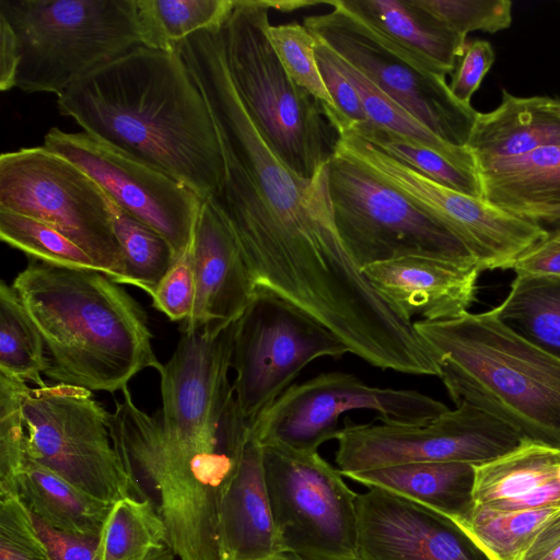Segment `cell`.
Here are the masks:
<instances>
[{
	"mask_svg": "<svg viewBox=\"0 0 560 560\" xmlns=\"http://www.w3.org/2000/svg\"><path fill=\"white\" fill-rule=\"evenodd\" d=\"M212 118L223 178L210 199L232 230L256 287L298 306L345 342L375 328L389 302L346 250L335 225L327 164L305 179L261 137L228 72L220 27L175 45Z\"/></svg>",
	"mask_w": 560,
	"mask_h": 560,
	"instance_id": "obj_1",
	"label": "cell"
},
{
	"mask_svg": "<svg viewBox=\"0 0 560 560\" xmlns=\"http://www.w3.org/2000/svg\"><path fill=\"white\" fill-rule=\"evenodd\" d=\"M57 105L85 133L188 186L203 200L223 178L207 104L176 50L139 46L74 82Z\"/></svg>",
	"mask_w": 560,
	"mask_h": 560,
	"instance_id": "obj_2",
	"label": "cell"
},
{
	"mask_svg": "<svg viewBox=\"0 0 560 560\" xmlns=\"http://www.w3.org/2000/svg\"><path fill=\"white\" fill-rule=\"evenodd\" d=\"M234 324L182 329L172 358L158 370L163 429L145 448L141 481L164 513L210 508L244 443L229 380Z\"/></svg>",
	"mask_w": 560,
	"mask_h": 560,
	"instance_id": "obj_3",
	"label": "cell"
},
{
	"mask_svg": "<svg viewBox=\"0 0 560 560\" xmlns=\"http://www.w3.org/2000/svg\"><path fill=\"white\" fill-rule=\"evenodd\" d=\"M12 288L44 340L45 375L56 384L115 393L161 366L142 307L104 272L30 258Z\"/></svg>",
	"mask_w": 560,
	"mask_h": 560,
	"instance_id": "obj_4",
	"label": "cell"
},
{
	"mask_svg": "<svg viewBox=\"0 0 560 560\" xmlns=\"http://www.w3.org/2000/svg\"><path fill=\"white\" fill-rule=\"evenodd\" d=\"M413 326L455 406H472L523 440L560 448V357L512 328L494 308Z\"/></svg>",
	"mask_w": 560,
	"mask_h": 560,
	"instance_id": "obj_5",
	"label": "cell"
},
{
	"mask_svg": "<svg viewBox=\"0 0 560 560\" xmlns=\"http://www.w3.org/2000/svg\"><path fill=\"white\" fill-rule=\"evenodd\" d=\"M266 0H235L220 27L233 86L264 140L296 176L315 177L335 151L338 133L320 102L296 85L268 36Z\"/></svg>",
	"mask_w": 560,
	"mask_h": 560,
	"instance_id": "obj_6",
	"label": "cell"
},
{
	"mask_svg": "<svg viewBox=\"0 0 560 560\" xmlns=\"http://www.w3.org/2000/svg\"><path fill=\"white\" fill-rule=\"evenodd\" d=\"M20 54L15 88L59 95L147 44L139 0H0Z\"/></svg>",
	"mask_w": 560,
	"mask_h": 560,
	"instance_id": "obj_7",
	"label": "cell"
},
{
	"mask_svg": "<svg viewBox=\"0 0 560 560\" xmlns=\"http://www.w3.org/2000/svg\"><path fill=\"white\" fill-rule=\"evenodd\" d=\"M327 173L338 235L360 270L408 256L478 266L454 232L342 152L335 149Z\"/></svg>",
	"mask_w": 560,
	"mask_h": 560,
	"instance_id": "obj_8",
	"label": "cell"
},
{
	"mask_svg": "<svg viewBox=\"0 0 560 560\" xmlns=\"http://www.w3.org/2000/svg\"><path fill=\"white\" fill-rule=\"evenodd\" d=\"M0 209L56 229L119 284L125 260L101 187L67 159L42 147L0 156Z\"/></svg>",
	"mask_w": 560,
	"mask_h": 560,
	"instance_id": "obj_9",
	"label": "cell"
},
{
	"mask_svg": "<svg viewBox=\"0 0 560 560\" xmlns=\"http://www.w3.org/2000/svg\"><path fill=\"white\" fill-rule=\"evenodd\" d=\"M26 456L78 489L109 503L137 497L91 390L54 384L27 387L22 399Z\"/></svg>",
	"mask_w": 560,
	"mask_h": 560,
	"instance_id": "obj_10",
	"label": "cell"
},
{
	"mask_svg": "<svg viewBox=\"0 0 560 560\" xmlns=\"http://www.w3.org/2000/svg\"><path fill=\"white\" fill-rule=\"evenodd\" d=\"M265 480L281 551L305 560H354L357 494L318 452L261 444Z\"/></svg>",
	"mask_w": 560,
	"mask_h": 560,
	"instance_id": "obj_11",
	"label": "cell"
},
{
	"mask_svg": "<svg viewBox=\"0 0 560 560\" xmlns=\"http://www.w3.org/2000/svg\"><path fill=\"white\" fill-rule=\"evenodd\" d=\"M348 352L318 320L271 290L256 287L235 320L232 341L233 388L242 417L250 424L315 359Z\"/></svg>",
	"mask_w": 560,
	"mask_h": 560,
	"instance_id": "obj_12",
	"label": "cell"
},
{
	"mask_svg": "<svg viewBox=\"0 0 560 560\" xmlns=\"http://www.w3.org/2000/svg\"><path fill=\"white\" fill-rule=\"evenodd\" d=\"M327 5L332 10L304 18L303 25L310 33L438 137L466 147L478 112L454 97L445 75L425 70L338 0H327Z\"/></svg>",
	"mask_w": 560,
	"mask_h": 560,
	"instance_id": "obj_13",
	"label": "cell"
},
{
	"mask_svg": "<svg viewBox=\"0 0 560 560\" xmlns=\"http://www.w3.org/2000/svg\"><path fill=\"white\" fill-rule=\"evenodd\" d=\"M359 409L375 411L383 421L418 425L450 408L418 390L370 386L353 374L331 372L291 385L249 427L260 444L313 453L337 438L343 413Z\"/></svg>",
	"mask_w": 560,
	"mask_h": 560,
	"instance_id": "obj_14",
	"label": "cell"
},
{
	"mask_svg": "<svg viewBox=\"0 0 560 560\" xmlns=\"http://www.w3.org/2000/svg\"><path fill=\"white\" fill-rule=\"evenodd\" d=\"M354 424L343 419L336 440L341 475L418 462H456L475 466L517 447L522 436L495 417L462 404L424 424Z\"/></svg>",
	"mask_w": 560,
	"mask_h": 560,
	"instance_id": "obj_15",
	"label": "cell"
},
{
	"mask_svg": "<svg viewBox=\"0 0 560 560\" xmlns=\"http://www.w3.org/2000/svg\"><path fill=\"white\" fill-rule=\"evenodd\" d=\"M335 147L412 205L454 232L472 254L480 269H509L528 246L546 235L540 225L441 185L385 154L350 131H338Z\"/></svg>",
	"mask_w": 560,
	"mask_h": 560,
	"instance_id": "obj_16",
	"label": "cell"
},
{
	"mask_svg": "<svg viewBox=\"0 0 560 560\" xmlns=\"http://www.w3.org/2000/svg\"><path fill=\"white\" fill-rule=\"evenodd\" d=\"M43 145L72 162L117 206L160 233L175 261L190 250L203 199L188 186L85 132L52 127Z\"/></svg>",
	"mask_w": 560,
	"mask_h": 560,
	"instance_id": "obj_17",
	"label": "cell"
},
{
	"mask_svg": "<svg viewBox=\"0 0 560 560\" xmlns=\"http://www.w3.org/2000/svg\"><path fill=\"white\" fill-rule=\"evenodd\" d=\"M354 560H492L451 517L371 487L355 499Z\"/></svg>",
	"mask_w": 560,
	"mask_h": 560,
	"instance_id": "obj_18",
	"label": "cell"
},
{
	"mask_svg": "<svg viewBox=\"0 0 560 560\" xmlns=\"http://www.w3.org/2000/svg\"><path fill=\"white\" fill-rule=\"evenodd\" d=\"M189 259L195 305L183 329L235 322L256 285L232 230L210 198L202 202Z\"/></svg>",
	"mask_w": 560,
	"mask_h": 560,
	"instance_id": "obj_19",
	"label": "cell"
},
{
	"mask_svg": "<svg viewBox=\"0 0 560 560\" xmlns=\"http://www.w3.org/2000/svg\"><path fill=\"white\" fill-rule=\"evenodd\" d=\"M361 271L406 317L436 322L469 312L481 269L447 259L408 256L373 264Z\"/></svg>",
	"mask_w": 560,
	"mask_h": 560,
	"instance_id": "obj_20",
	"label": "cell"
},
{
	"mask_svg": "<svg viewBox=\"0 0 560 560\" xmlns=\"http://www.w3.org/2000/svg\"><path fill=\"white\" fill-rule=\"evenodd\" d=\"M219 560H259L280 552L265 480L262 446L250 430L218 500Z\"/></svg>",
	"mask_w": 560,
	"mask_h": 560,
	"instance_id": "obj_21",
	"label": "cell"
},
{
	"mask_svg": "<svg viewBox=\"0 0 560 560\" xmlns=\"http://www.w3.org/2000/svg\"><path fill=\"white\" fill-rule=\"evenodd\" d=\"M349 13L392 42L425 70L454 72L466 47L463 36L418 0H338Z\"/></svg>",
	"mask_w": 560,
	"mask_h": 560,
	"instance_id": "obj_22",
	"label": "cell"
},
{
	"mask_svg": "<svg viewBox=\"0 0 560 560\" xmlns=\"http://www.w3.org/2000/svg\"><path fill=\"white\" fill-rule=\"evenodd\" d=\"M342 476L368 488H382L416 501L460 526L466 524L475 506V465L468 463H406Z\"/></svg>",
	"mask_w": 560,
	"mask_h": 560,
	"instance_id": "obj_23",
	"label": "cell"
},
{
	"mask_svg": "<svg viewBox=\"0 0 560 560\" xmlns=\"http://www.w3.org/2000/svg\"><path fill=\"white\" fill-rule=\"evenodd\" d=\"M545 96L521 97L502 90L500 105L478 113L466 148L478 165L560 145V118L544 107Z\"/></svg>",
	"mask_w": 560,
	"mask_h": 560,
	"instance_id": "obj_24",
	"label": "cell"
},
{
	"mask_svg": "<svg viewBox=\"0 0 560 560\" xmlns=\"http://www.w3.org/2000/svg\"><path fill=\"white\" fill-rule=\"evenodd\" d=\"M482 198L521 218L560 208V145L478 165Z\"/></svg>",
	"mask_w": 560,
	"mask_h": 560,
	"instance_id": "obj_25",
	"label": "cell"
},
{
	"mask_svg": "<svg viewBox=\"0 0 560 560\" xmlns=\"http://www.w3.org/2000/svg\"><path fill=\"white\" fill-rule=\"evenodd\" d=\"M18 497L48 526L75 536L98 537L113 503L100 500L26 456Z\"/></svg>",
	"mask_w": 560,
	"mask_h": 560,
	"instance_id": "obj_26",
	"label": "cell"
},
{
	"mask_svg": "<svg viewBox=\"0 0 560 560\" xmlns=\"http://www.w3.org/2000/svg\"><path fill=\"white\" fill-rule=\"evenodd\" d=\"M560 448L523 440L509 453L475 466V504L513 500L557 481Z\"/></svg>",
	"mask_w": 560,
	"mask_h": 560,
	"instance_id": "obj_27",
	"label": "cell"
},
{
	"mask_svg": "<svg viewBox=\"0 0 560 560\" xmlns=\"http://www.w3.org/2000/svg\"><path fill=\"white\" fill-rule=\"evenodd\" d=\"M322 108L337 132L350 131L430 179L465 195L482 198V187L477 171L460 167L440 153L405 140L368 120L360 124L348 122L330 105L322 104Z\"/></svg>",
	"mask_w": 560,
	"mask_h": 560,
	"instance_id": "obj_28",
	"label": "cell"
},
{
	"mask_svg": "<svg viewBox=\"0 0 560 560\" xmlns=\"http://www.w3.org/2000/svg\"><path fill=\"white\" fill-rule=\"evenodd\" d=\"M494 311L524 337L560 357V278L516 275Z\"/></svg>",
	"mask_w": 560,
	"mask_h": 560,
	"instance_id": "obj_29",
	"label": "cell"
},
{
	"mask_svg": "<svg viewBox=\"0 0 560 560\" xmlns=\"http://www.w3.org/2000/svg\"><path fill=\"white\" fill-rule=\"evenodd\" d=\"M327 48L331 61L357 90L369 122L433 150L460 167L478 172L475 158L466 147L453 145L438 137L402 106L380 91L353 66L328 46Z\"/></svg>",
	"mask_w": 560,
	"mask_h": 560,
	"instance_id": "obj_30",
	"label": "cell"
},
{
	"mask_svg": "<svg viewBox=\"0 0 560 560\" xmlns=\"http://www.w3.org/2000/svg\"><path fill=\"white\" fill-rule=\"evenodd\" d=\"M168 546L167 530L154 505L126 497L113 503L98 540L100 560H149Z\"/></svg>",
	"mask_w": 560,
	"mask_h": 560,
	"instance_id": "obj_31",
	"label": "cell"
},
{
	"mask_svg": "<svg viewBox=\"0 0 560 560\" xmlns=\"http://www.w3.org/2000/svg\"><path fill=\"white\" fill-rule=\"evenodd\" d=\"M49 369L44 340L15 290L0 284V372L31 382L47 384L42 373Z\"/></svg>",
	"mask_w": 560,
	"mask_h": 560,
	"instance_id": "obj_32",
	"label": "cell"
},
{
	"mask_svg": "<svg viewBox=\"0 0 560 560\" xmlns=\"http://www.w3.org/2000/svg\"><path fill=\"white\" fill-rule=\"evenodd\" d=\"M112 224L120 245L125 273L119 284H131L151 295L175 264L172 247L151 226L107 197Z\"/></svg>",
	"mask_w": 560,
	"mask_h": 560,
	"instance_id": "obj_33",
	"label": "cell"
},
{
	"mask_svg": "<svg viewBox=\"0 0 560 560\" xmlns=\"http://www.w3.org/2000/svg\"><path fill=\"white\" fill-rule=\"evenodd\" d=\"M235 0H139L147 46L175 50V44L200 31L220 27Z\"/></svg>",
	"mask_w": 560,
	"mask_h": 560,
	"instance_id": "obj_34",
	"label": "cell"
},
{
	"mask_svg": "<svg viewBox=\"0 0 560 560\" xmlns=\"http://www.w3.org/2000/svg\"><path fill=\"white\" fill-rule=\"evenodd\" d=\"M560 513V508L500 511L481 504L463 527L492 560H522L544 526Z\"/></svg>",
	"mask_w": 560,
	"mask_h": 560,
	"instance_id": "obj_35",
	"label": "cell"
},
{
	"mask_svg": "<svg viewBox=\"0 0 560 560\" xmlns=\"http://www.w3.org/2000/svg\"><path fill=\"white\" fill-rule=\"evenodd\" d=\"M0 238L33 259L101 271L82 248L56 229L30 217L0 209Z\"/></svg>",
	"mask_w": 560,
	"mask_h": 560,
	"instance_id": "obj_36",
	"label": "cell"
},
{
	"mask_svg": "<svg viewBox=\"0 0 560 560\" xmlns=\"http://www.w3.org/2000/svg\"><path fill=\"white\" fill-rule=\"evenodd\" d=\"M27 387L26 382L0 372V497L18 495L26 459L22 399Z\"/></svg>",
	"mask_w": 560,
	"mask_h": 560,
	"instance_id": "obj_37",
	"label": "cell"
},
{
	"mask_svg": "<svg viewBox=\"0 0 560 560\" xmlns=\"http://www.w3.org/2000/svg\"><path fill=\"white\" fill-rule=\"evenodd\" d=\"M268 36L291 80L320 103L335 107L319 71L314 49L316 40L310 31L294 21L270 24Z\"/></svg>",
	"mask_w": 560,
	"mask_h": 560,
	"instance_id": "obj_38",
	"label": "cell"
},
{
	"mask_svg": "<svg viewBox=\"0 0 560 560\" xmlns=\"http://www.w3.org/2000/svg\"><path fill=\"white\" fill-rule=\"evenodd\" d=\"M419 4L456 33H497L512 23L510 0H418Z\"/></svg>",
	"mask_w": 560,
	"mask_h": 560,
	"instance_id": "obj_39",
	"label": "cell"
},
{
	"mask_svg": "<svg viewBox=\"0 0 560 560\" xmlns=\"http://www.w3.org/2000/svg\"><path fill=\"white\" fill-rule=\"evenodd\" d=\"M0 560H52L18 495L0 497Z\"/></svg>",
	"mask_w": 560,
	"mask_h": 560,
	"instance_id": "obj_40",
	"label": "cell"
},
{
	"mask_svg": "<svg viewBox=\"0 0 560 560\" xmlns=\"http://www.w3.org/2000/svg\"><path fill=\"white\" fill-rule=\"evenodd\" d=\"M195 292V278L188 252L175 261L150 296L156 310L171 320L184 323L194 311Z\"/></svg>",
	"mask_w": 560,
	"mask_h": 560,
	"instance_id": "obj_41",
	"label": "cell"
},
{
	"mask_svg": "<svg viewBox=\"0 0 560 560\" xmlns=\"http://www.w3.org/2000/svg\"><path fill=\"white\" fill-rule=\"evenodd\" d=\"M494 59L495 54L489 42L476 39L467 43L448 84L454 97L470 105L474 93L479 89Z\"/></svg>",
	"mask_w": 560,
	"mask_h": 560,
	"instance_id": "obj_42",
	"label": "cell"
},
{
	"mask_svg": "<svg viewBox=\"0 0 560 560\" xmlns=\"http://www.w3.org/2000/svg\"><path fill=\"white\" fill-rule=\"evenodd\" d=\"M315 40L314 49L319 71L337 112L348 122L366 121L363 104L357 90L331 61L327 46L317 38Z\"/></svg>",
	"mask_w": 560,
	"mask_h": 560,
	"instance_id": "obj_43",
	"label": "cell"
},
{
	"mask_svg": "<svg viewBox=\"0 0 560 560\" xmlns=\"http://www.w3.org/2000/svg\"><path fill=\"white\" fill-rule=\"evenodd\" d=\"M509 269L520 276L560 278V228L547 230L546 235L522 252Z\"/></svg>",
	"mask_w": 560,
	"mask_h": 560,
	"instance_id": "obj_44",
	"label": "cell"
},
{
	"mask_svg": "<svg viewBox=\"0 0 560 560\" xmlns=\"http://www.w3.org/2000/svg\"><path fill=\"white\" fill-rule=\"evenodd\" d=\"M33 516L35 527L52 560H100L98 537H83L57 530Z\"/></svg>",
	"mask_w": 560,
	"mask_h": 560,
	"instance_id": "obj_45",
	"label": "cell"
},
{
	"mask_svg": "<svg viewBox=\"0 0 560 560\" xmlns=\"http://www.w3.org/2000/svg\"><path fill=\"white\" fill-rule=\"evenodd\" d=\"M482 505V504H481ZM486 506L500 511H524L560 508V485L553 481L513 500L495 501Z\"/></svg>",
	"mask_w": 560,
	"mask_h": 560,
	"instance_id": "obj_46",
	"label": "cell"
},
{
	"mask_svg": "<svg viewBox=\"0 0 560 560\" xmlns=\"http://www.w3.org/2000/svg\"><path fill=\"white\" fill-rule=\"evenodd\" d=\"M20 62L15 34L9 23L0 18V90L5 92L15 88L16 71Z\"/></svg>",
	"mask_w": 560,
	"mask_h": 560,
	"instance_id": "obj_47",
	"label": "cell"
},
{
	"mask_svg": "<svg viewBox=\"0 0 560 560\" xmlns=\"http://www.w3.org/2000/svg\"><path fill=\"white\" fill-rule=\"evenodd\" d=\"M522 560H560V513L544 526Z\"/></svg>",
	"mask_w": 560,
	"mask_h": 560,
	"instance_id": "obj_48",
	"label": "cell"
},
{
	"mask_svg": "<svg viewBox=\"0 0 560 560\" xmlns=\"http://www.w3.org/2000/svg\"><path fill=\"white\" fill-rule=\"evenodd\" d=\"M526 220L540 225L546 231L558 229L560 228V208L530 215Z\"/></svg>",
	"mask_w": 560,
	"mask_h": 560,
	"instance_id": "obj_49",
	"label": "cell"
},
{
	"mask_svg": "<svg viewBox=\"0 0 560 560\" xmlns=\"http://www.w3.org/2000/svg\"><path fill=\"white\" fill-rule=\"evenodd\" d=\"M267 1V0H266ZM267 4L270 9L279 10V11H293L304 7L327 4V1H318V0H302V1H267Z\"/></svg>",
	"mask_w": 560,
	"mask_h": 560,
	"instance_id": "obj_50",
	"label": "cell"
},
{
	"mask_svg": "<svg viewBox=\"0 0 560 560\" xmlns=\"http://www.w3.org/2000/svg\"><path fill=\"white\" fill-rule=\"evenodd\" d=\"M259 560H305V559L294 552H291V551H280V552H276L269 557H266V558H262Z\"/></svg>",
	"mask_w": 560,
	"mask_h": 560,
	"instance_id": "obj_51",
	"label": "cell"
},
{
	"mask_svg": "<svg viewBox=\"0 0 560 560\" xmlns=\"http://www.w3.org/2000/svg\"><path fill=\"white\" fill-rule=\"evenodd\" d=\"M544 107L548 112H550L551 114H553L560 118V98H551V97L545 96Z\"/></svg>",
	"mask_w": 560,
	"mask_h": 560,
	"instance_id": "obj_52",
	"label": "cell"
},
{
	"mask_svg": "<svg viewBox=\"0 0 560 560\" xmlns=\"http://www.w3.org/2000/svg\"><path fill=\"white\" fill-rule=\"evenodd\" d=\"M149 560H177L171 548L167 546L153 555Z\"/></svg>",
	"mask_w": 560,
	"mask_h": 560,
	"instance_id": "obj_53",
	"label": "cell"
},
{
	"mask_svg": "<svg viewBox=\"0 0 560 560\" xmlns=\"http://www.w3.org/2000/svg\"><path fill=\"white\" fill-rule=\"evenodd\" d=\"M557 481L560 485V466L558 467V470H557Z\"/></svg>",
	"mask_w": 560,
	"mask_h": 560,
	"instance_id": "obj_54",
	"label": "cell"
}]
</instances>
